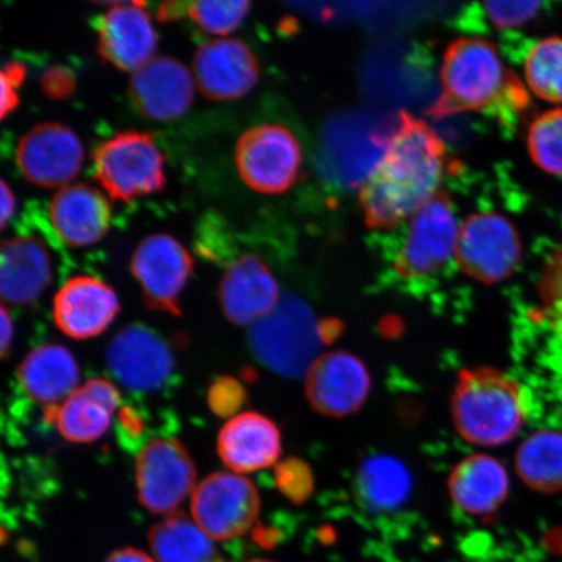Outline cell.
I'll return each mask as SVG.
<instances>
[{
    "mask_svg": "<svg viewBox=\"0 0 562 562\" xmlns=\"http://www.w3.org/2000/svg\"><path fill=\"white\" fill-rule=\"evenodd\" d=\"M448 167L445 140L426 122L403 111L383 158L358 195L367 226L392 229L412 217L440 191Z\"/></svg>",
    "mask_w": 562,
    "mask_h": 562,
    "instance_id": "6da1fadb",
    "label": "cell"
},
{
    "mask_svg": "<svg viewBox=\"0 0 562 562\" xmlns=\"http://www.w3.org/2000/svg\"><path fill=\"white\" fill-rule=\"evenodd\" d=\"M441 94L428 116L445 119L469 111L490 112L498 121L515 123L530 108L524 82L505 66L491 41L457 38L442 58Z\"/></svg>",
    "mask_w": 562,
    "mask_h": 562,
    "instance_id": "7a4b0ae2",
    "label": "cell"
},
{
    "mask_svg": "<svg viewBox=\"0 0 562 562\" xmlns=\"http://www.w3.org/2000/svg\"><path fill=\"white\" fill-rule=\"evenodd\" d=\"M451 416L457 432L470 445H508L525 425L522 386L495 368L461 370L452 392Z\"/></svg>",
    "mask_w": 562,
    "mask_h": 562,
    "instance_id": "3957f363",
    "label": "cell"
},
{
    "mask_svg": "<svg viewBox=\"0 0 562 562\" xmlns=\"http://www.w3.org/2000/svg\"><path fill=\"white\" fill-rule=\"evenodd\" d=\"M321 331L304 302L285 299L250 327L249 344L257 360L279 375L305 376L318 358Z\"/></svg>",
    "mask_w": 562,
    "mask_h": 562,
    "instance_id": "277c9868",
    "label": "cell"
},
{
    "mask_svg": "<svg viewBox=\"0 0 562 562\" xmlns=\"http://www.w3.org/2000/svg\"><path fill=\"white\" fill-rule=\"evenodd\" d=\"M94 176L112 200L130 202L164 191L165 157L151 133L124 131L97 146Z\"/></svg>",
    "mask_w": 562,
    "mask_h": 562,
    "instance_id": "5b68a950",
    "label": "cell"
},
{
    "mask_svg": "<svg viewBox=\"0 0 562 562\" xmlns=\"http://www.w3.org/2000/svg\"><path fill=\"white\" fill-rule=\"evenodd\" d=\"M454 258L462 272L477 283H502L521 262V236L507 216L476 213L460 227Z\"/></svg>",
    "mask_w": 562,
    "mask_h": 562,
    "instance_id": "8992f818",
    "label": "cell"
},
{
    "mask_svg": "<svg viewBox=\"0 0 562 562\" xmlns=\"http://www.w3.org/2000/svg\"><path fill=\"white\" fill-rule=\"evenodd\" d=\"M235 161L240 178L252 191L281 194L299 179L301 145L284 125H257L238 138Z\"/></svg>",
    "mask_w": 562,
    "mask_h": 562,
    "instance_id": "52a82bcc",
    "label": "cell"
},
{
    "mask_svg": "<svg viewBox=\"0 0 562 562\" xmlns=\"http://www.w3.org/2000/svg\"><path fill=\"white\" fill-rule=\"evenodd\" d=\"M459 234L451 196L439 191L412 216L395 262L397 276L418 279L437 273L454 257Z\"/></svg>",
    "mask_w": 562,
    "mask_h": 562,
    "instance_id": "ba28073f",
    "label": "cell"
},
{
    "mask_svg": "<svg viewBox=\"0 0 562 562\" xmlns=\"http://www.w3.org/2000/svg\"><path fill=\"white\" fill-rule=\"evenodd\" d=\"M194 522L214 540L244 536L257 521L261 498L249 480L237 473H215L203 480L192 495Z\"/></svg>",
    "mask_w": 562,
    "mask_h": 562,
    "instance_id": "9c48e42d",
    "label": "cell"
},
{
    "mask_svg": "<svg viewBox=\"0 0 562 562\" xmlns=\"http://www.w3.org/2000/svg\"><path fill=\"white\" fill-rule=\"evenodd\" d=\"M140 504L156 515H173L195 490V468L187 449L173 439H154L136 465Z\"/></svg>",
    "mask_w": 562,
    "mask_h": 562,
    "instance_id": "30bf717a",
    "label": "cell"
},
{
    "mask_svg": "<svg viewBox=\"0 0 562 562\" xmlns=\"http://www.w3.org/2000/svg\"><path fill=\"white\" fill-rule=\"evenodd\" d=\"M304 378L308 404L328 418H346L360 411L372 385L367 364L347 350L321 355Z\"/></svg>",
    "mask_w": 562,
    "mask_h": 562,
    "instance_id": "8fae6325",
    "label": "cell"
},
{
    "mask_svg": "<svg viewBox=\"0 0 562 562\" xmlns=\"http://www.w3.org/2000/svg\"><path fill=\"white\" fill-rule=\"evenodd\" d=\"M131 271L147 305L180 314V296L193 272V258L176 238L158 234L144 238L132 256Z\"/></svg>",
    "mask_w": 562,
    "mask_h": 562,
    "instance_id": "7c38bea8",
    "label": "cell"
},
{
    "mask_svg": "<svg viewBox=\"0 0 562 562\" xmlns=\"http://www.w3.org/2000/svg\"><path fill=\"white\" fill-rule=\"evenodd\" d=\"M83 147L67 125L42 123L20 138L16 164L24 178L41 188L67 186L81 171Z\"/></svg>",
    "mask_w": 562,
    "mask_h": 562,
    "instance_id": "4fadbf2b",
    "label": "cell"
},
{
    "mask_svg": "<svg viewBox=\"0 0 562 562\" xmlns=\"http://www.w3.org/2000/svg\"><path fill=\"white\" fill-rule=\"evenodd\" d=\"M105 361L119 383L137 392L161 389L175 367L167 342L143 325H131L119 331L110 342Z\"/></svg>",
    "mask_w": 562,
    "mask_h": 562,
    "instance_id": "5bb4252c",
    "label": "cell"
},
{
    "mask_svg": "<svg viewBox=\"0 0 562 562\" xmlns=\"http://www.w3.org/2000/svg\"><path fill=\"white\" fill-rule=\"evenodd\" d=\"M196 87L211 101H234L257 86L261 69L240 40L217 38L199 47L193 59Z\"/></svg>",
    "mask_w": 562,
    "mask_h": 562,
    "instance_id": "9a60e30c",
    "label": "cell"
},
{
    "mask_svg": "<svg viewBox=\"0 0 562 562\" xmlns=\"http://www.w3.org/2000/svg\"><path fill=\"white\" fill-rule=\"evenodd\" d=\"M110 10L98 21V54L123 72H136L154 58L158 37L145 3H102Z\"/></svg>",
    "mask_w": 562,
    "mask_h": 562,
    "instance_id": "2e32d148",
    "label": "cell"
},
{
    "mask_svg": "<svg viewBox=\"0 0 562 562\" xmlns=\"http://www.w3.org/2000/svg\"><path fill=\"white\" fill-rule=\"evenodd\" d=\"M130 98L140 115L153 121H173L191 108L194 79L181 61L171 56H154L133 72Z\"/></svg>",
    "mask_w": 562,
    "mask_h": 562,
    "instance_id": "e0dca14e",
    "label": "cell"
},
{
    "mask_svg": "<svg viewBox=\"0 0 562 562\" xmlns=\"http://www.w3.org/2000/svg\"><path fill=\"white\" fill-rule=\"evenodd\" d=\"M119 312L121 304L115 291L94 277L69 279L54 299L56 326L76 340L101 335L114 322Z\"/></svg>",
    "mask_w": 562,
    "mask_h": 562,
    "instance_id": "ac0fdd59",
    "label": "cell"
},
{
    "mask_svg": "<svg viewBox=\"0 0 562 562\" xmlns=\"http://www.w3.org/2000/svg\"><path fill=\"white\" fill-rule=\"evenodd\" d=\"M220 300L224 315L237 326H255L280 304L278 281L255 255L232 262L221 280Z\"/></svg>",
    "mask_w": 562,
    "mask_h": 562,
    "instance_id": "d6986e66",
    "label": "cell"
},
{
    "mask_svg": "<svg viewBox=\"0 0 562 562\" xmlns=\"http://www.w3.org/2000/svg\"><path fill=\"white\" fill-rule=\"evenodd\" d=\"M217 453L232 472L255 473L276 465L281 454V434L262 414H237L222 428Z\"/></svg>",
    "mask_w": 562,
    "mask_h": 562,
    "instance_id": "ffe728a7",
    "label": "cell"
},
{
    "mask_svg": "<svg viewBox=\"0 0 562 562\" xmlns=\"http://www.w3.org/2000/svg\"><path fill=\"white\" fill-rule=\"evenodd\" d=\"M48 213L60 240L72 248L102 240L111 226L109 200L87 184L61 188L54 195Z\"/></svg>",
    "mask_w": 562,
    "mask_h": 562,
    "instance_id": "44dd1931",
    "label": "cell"
},
{
    "mask_svg": "<svg viewBox=\"0 0 562 562\" xmlns=\"http://www.w3.org/2000/svg\"><path fill=\"white\" fill-rule=\"evenodd\" d=\"M509 490L507 468L486 453L465 457L448 476L452 502L473 516L492 515L507 501Z\"/></svg>",
    "mask_w": 562,
    "mask_h": 562,
    "instance_id": "7402d4cb",
    "label": "cell"
},
{
    "mask_svg": "<svg viewBox=\"0 0 562 562\" xmlns=\"http://www.w3.org/2000/svg\"><path fill=\"white\" fill-rule=\"evenodd\" d=\"M52 259L35 237H13L2 244L0 293L5 302L25 305L37 300L50 284Z\"/></svg>",
    "mask_w": 562,
    "mask_h": 562,
    "instance_id": "603a6c76",
    "label": "cell"
},
{
    "mask_svg": "<svg viewBox=\"0 0 562 562\" xmlns=\"http://www.w3.org/2000/svg\"><path fill=\"white\" fill-rule=\"evenodd\" d=\"M119 402L116 386L103 379H91L56 407L53 418L63 438L91 442L108 432Z\"/></svg>",
    "mask_w": 562,
    "mask_h": 562,
    "instance_id": "cb8c5ba5",
    "label": "cell"
},
{
    "mask_svg": "<svg viewBox=\"0 0 562 562\" xmlns=\"http://www.w3.org/2000/svg\"><path fill=\"white\" fill-rule=\"evenodd\" d=\"M26 395L42 404L65 402L80 382V370L70 351L58 344L35 348L19 368Z\"/></svg>",
    "mask_w": 562,
    "mask_h": 562,
    "instance_id": "d4e9b609",
    "label": "cell"
},
{
    "mask_svg": "<svg viewBox=\"0 0 562 562\" xmlns=\"http://www.w3.org/2000/svg\"><path fill=\"white\" fill-rule=\"evenodd\" d=\"M194 519L173 513L151 527L149 542L158 562H226Z\"/></svg>",
    "mask_w": 562,
    "mask_h": 562,
    "instance_id": "484cf974",
    "label": "cell"
},
{
    "mask_svg": "<svg viewBox=\"0 0 562 562\" xmlns=\"http://www.w3.org/2000/svg\"><path fill=\"white\" fill-rule=\"evenodd\" d=\"M356 488L358 498L369 510H395L411 494L412 476L395 457H369L358 470Z\"/></svg>",
    "mask_w": 562,
    "mask_h": 562,
    "instance_id": "4316f807",
    "label": "cell"
},
{
    "mask_svg": "<svg viewBox=\"0 0 562 562\" xmlns=\"http://www.w3.org/2000/svg\"><path fill=\"white\" fill-rule=\"evenodd\" d=\"M516 470L533 491L542 494L562 491V432L540 430L529 435L517 449Z\"/></svg>",
    "mask_w": 562,
    "mask_h": 562,
    "instance_id": "83f0119b",
    "label": "cell"
},
{
    "mask_svg": "<svg viewBox=\"0 0 562 562\" xmlns=\"http://www.w3.org/2000/svg\"><path fill=\"white\" fill-rule=\"evenodd\" d=\"M525 79L533 95L562 104L561 37H547L530 47L525 58Z\"/></svg>",
    "mask_w": 562,
    "mask_h": 562,
    "instance_id": "f1b7e54d",
    "label": "cell"
},
{
    "mask_svg": "<svg viewBox=\"0 0 562 562\" xmlns=\"http://www.w3.org/2000/svg\"><path fill=\"white\" fill-rule=\"evenodd\" d=\"M526 144L533 165L562 178V108L533 117L527 128Z\"/></svg>",
    "mask_w": 562,
    "mask_h": 562,
    "instance_id": "f546056e",
    "label": "cell"
},
{
    "mask_svg": "<svg viewBox=\"0 0 562 562\" xmlns=\"http://www.w3.org/2000/svg\"><path fill=\"white\" fill-rule=\"evenodd\" d=\"M250 3L246 0H205L189 7V16L196 25L211 34L227 35L241 25L248 15Z\"/></svg>",
    "mask_w": 562,
    "mask_h": 562,
    "instance_id": "4dcf8cb0",
    "label": "cell"
},
{
    "mask_svg": "<svg viewBox=\"0 0 562 562\" xmlns=\"http://www.w3.org/2000/svg\"><path fill=\"white\" fill-rule=\"evenodd\" d=\"M539 296L547 321L562 339V245L544 263L539 279Z\"/></svg>",
    "mask_w": 562,
    "mask_h": 562,
    "instance_id": "1f68e13d",
    "label": "cell"
},
{
    "mask_svg": "<svg viewBox=\"0 0 562 562\" xmlns=\"http://www.w3.org/2000/svg\"><path fill=\"white\" fill-rule=\"evenodd\" d=\"M483 5L491 23L502 31L530 23L542 9L540 2H487Z\"/></svg>",
    "mask_w": 562,
    "mask_h": 562,
    "instance_id": "d6a6232c",
    "label": "cell"
},
{
    "mask_svg": "<svg viewBox=\"0 0 562 562\" xmlns=\"http://www.w3.org/2000/svg\"><path fill=\"white\" fill-rule=\"evenodd\" d=\"M243 386L234 379H220L209 392V404L217 416L227 417L234 414L244 403Z\"/></svg>",
    "mask_w": 562,
    "mask_h": 562,
    "instance_id": "836d02e7",
    "label": "cell"
},
{
    "mask_svg": "<svg viewBox=\"0 0 562 562\" xmlns=\"http://www.w3.org/2000/svg\"><path fill=\"white\" fill-rule=\"evenodd\" d=\"M25 77L26 68L19 61L7 63L2 72H0V79H2V110H0V115H2V119L10 116L19 108L18 89L24 82Z\"/></svg>",
    "mask_w": 562,
    "mask_h": 562,
    "instance_id": "e575fe53",
    "label": "cell"
},
{
    "mask_svg": "<svg viewBox=\"0 0 562 562\" xmlns=\"http://www.w3.org/2000/svg\"><path fill=\"white\" fill-rule=\"evenodd\" d=\"M42 90L53 100L60 101L74 93L76 81L75 76L65 67H52L42 75Z\"/></svg>",
    "mask_w": 562,
    "mask_h": 562,
    "instance_id": "d590c367",
    "label": "cell"
},
{
    "mask_svg": "<svg viewBox=\"0 0 562 562\" xmlns=\"http://www.w3.org/2000/svg\"><path fill=\"white\" fill-rule=\"evenodd\" d=\"M189 7H191V3L188 2H166L160 4L157 18L161 23L180 20L189 15Z\"/></svg>",
    "mask_w": 562,
    "mask_h": 562,
    "instance_id": "8d00e7d4",
    "label": "cell"
},
{
    "mask_svg": "<svg viewBox=\"0 0 562 562\" xmlns=\"http://www.w3.org/2000/svg\"><path fill=\"white\" fill-rule=\"evenodd\" d=\"M104 562H156L147 557L143 551L135 550V548H123L112 552Z\"/></svg>",
    "mask_w": 562,
    "mask_h": 562,
    "instance_id": "74e56055",
    "label": "cell"
},
{
    "mask_svg": "<svg viewBox=\"0 0 562 562\" xmlns=\"http://www.w3.org/2000/svg\"><path fill=\"white\" fill-rule=\"evenodd\" d=\"M0 191H2V220H0V222H2V228L4 229L7 223L10 222L13 213H15L16 199L15 195H13L12 189L7 186L5 181H2Z\"/></svg>",
    "mask_w": 562,
    "mask_h": 562,
    "instance_id": "f35d334b",
    "label": "cell"
},
{
    "mask_svg": "<svg viewBox=\"0 0 562 562\" xmlns=\"http://www.w3.org/2000/svg\"><path fill=\"white\" fill-rule=\"evenodd\" d=\"M13 322L7 308H2V355L5 356L13 341Z\"/></svg>",
    "mask_w": 562,
    "mask_h": 562,
    "instance_id": "ab89813d",
    "label": "cell"
},
{
    "mask_svg": "<svg viewBox=\"0 0 562 562\" xmlns=\"http://www.w3.org/2000/svg\"><path fill=\"white\" fill-rule=\"evenodd\" d=\"M248 562H272V561H267V560H252V561H248Z\"/></svg>",
    "mask_w": 562,
    "mask_h": 562,
    "instance_id": "60d3db41",
    "label": "cell"
}]
</instances>
